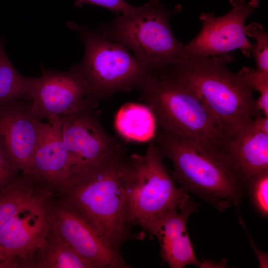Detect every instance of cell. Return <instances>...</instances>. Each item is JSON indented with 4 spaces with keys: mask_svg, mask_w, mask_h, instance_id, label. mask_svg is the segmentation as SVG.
Listing matches in <instances>:
<instances>
[{
    "mask_svg": "<svg viewBox=\"0 0 268 268\" xmlns=\"http://www.w3.org/2000/svg\"><path fill=\"white\" fill-rule=\"evenodd\" d=\"M226 155L246 185L268 171V134L256 129L251 121L229 139Z\"/></svg>",
    "mask_w": 268,
    "mask_h": 268,
    "instance_id": "2e32d148",
    "label": "cell"
},
{
    "mask_svg": "<svg viewBox=\"0 0 268 268\" xmlns=\"http://www.w3.org/2000/svg\"><path fill=\"white\" fill-rule=\"evenodd\" d=\"M13 164L0 138V193L20 175Z\"/></svg>",
    "mask_w": 268,
    "mask_h": 268,
    "instance_id": "d4e9b609",
    "label": "cell"
},
{
    "mask_svg": "<svg viewBox=\"0 0 268 268\" xmlns=\"http://www.w3.org/2000/svg\"><path fill=\"white\" fill-rule=\"evenodd\" d=\"M154 142L142 154L126 155L121 165L126 220L153 237L160 220L168 213L193 202L167 170Z\"/></svg>",
    "mask_w": 268,
    "mask_h": 268,
    "instance_id": "5b68a950",
    "label": "cell"
},
{
    "mask_svg": "<svg viewBox=\"0 0 268 268\" xmlns=\"http://www.w3.org/2000/svg\"><path fill=\"white\" fill-rule=\"evenodd\" d=\"M84 44V55L70 68L81 78L98 102L123 91L138 90L148 76L146 69L121 43L105 37L98 30L68 22Z\"/></svg>",
    "mask_w": 268,
    "mask_h": 268,
    "instance_id": "8992f818",
    "label": "cell"
},
{
    "mask_svg": "<svg viewBox=\"0 0 268 268\" xmlns=\"http://www.w3.org/2000/svg\"><path fill=\"white\" fill-rule=\"evenodd\" d=\"M39 268H92L91 265L50 230L48 242L36 264Z\"/></svg>",
    "mask_w": 268,
    "mask_h": 268,
    "instance_id": "ffe728a7",
    "label": "cell"
},
{
    "mask_svg": "<svg viewBox=\"0 0 268 268\" xmlns=\"http://www.w3.org/2000/svg\"><path fill=\"white\" fill-rule=\"evenodd\" d=\"M252 125L256 129L268 134V117L262 113L254 117Z\"/></svg>",
    "mask_w": 268,
    "mask_h": 268,
    "instance_id": "484cf974",
    "label": "cell"
},
{
    "mask_svg": "<svg viewBox=\"0 0 268 268\" xmlns=\"http://www.w3.org/2000/svg\"><path fill=\"white\" fill-rule=\"evenodd\" d=\"M181 10L180 5L168 9L159 0H149L141 13L117 14L98 30L108 39L123 45L146 69L154 71L177 59L184 47L170 25L171 16Z\"/></svg>",
    "mask_w": 268,
    "mask_h": 268,
    "instance_id": "52a82bcc",
    "label": "cell"
},
{
    "mask_svg": "<svg viewBox=\"0 0 268 268\" xmlns=\"http://www.w3.org/2000/svg\"><path fill=\"white\" fill-rule=\"evenodd\" d=\"M38 120L31 103H0V138L15 167L29 173L38 136Z\"/></svg>",
    "mask_w": 268,
    "mask_h": 268,
    "instance_id": "5bb4252c",
    "label": "cell"
},
{
    "mask_svg": "<svg viewBox=\"0 0 268 268\" xmlns=\"http://www.w3.org/2000/svg\"><path fill=\"white\" fill-rule=\"evenodd\" d=\"M31 95V107L41 121L54 116H66L95 109L98 102L91 96L81 78L71 69L67 72L41 67Z\"/></svg>",
    "mask_w": 268,
    "mask_h": 268,
    "instance_id": "7c38bea8",
    "label": "cell"
},
{
    "mask_svg": "<svg viewBox=\"0 0 268 268\" xmlns=\"http://www.w3.org/2000/svg\"><path fill=\"white\" fill-rule=\"evenodd\" d=\"M85 4L101 6L117 14L131 15L141 13L147 5V3H146L140 6H134L124 0H76L75 2V5L77 7H81Z\"/></svg>",
    "mask_w": 268,
    "mask_h": 268,
    "instance_id": "cb8c5ba5",
    "label": "cell"
},
{
    "mask_svg": "<svg viewBox=\"0 0 268 268\" xmlns=\"http://www.w3.org/2000/svg\"><path fill=\"white\" fill-rule=\"evenodd\" d=\"M229 2L232 8L223 16L216 17L213 12L200 14L202 25L200 32L184 46L178 58L219 56L236 50L250 57L252 44L245 32V22L258 6L259 0H229Z\"/></svg>",
    "mask_w": 268,
    "mask_h": 268,
    "instance_id": "30bf717a",
    "label": "cell"
},
{
    "mask_svg": "<svg viewBox=\"0 0 268 268\" xmlns=\"http://www.w3.org/2000/svg\"><path fill=\"white\" fill-rule=\"evenodd\" d=\"M255 208L263 216H268V171L252 178L247 182Z\"/></svg>",
    "mask_w": 268,
    "mask_h": 268,
    "instance_id": "603a6c76",
    "label": "cell"
},
{
    "mask_svg": "<svg viewBox=\"0 0 268 268\" xmlns=\"http://www.w3.org/2000/svg\"><path fill=\"white\" fill-rule=\"evenodd\" d=\"M64 116L39 121L38 136L27 175L52 196L61 194L69 181L68 156L62 135Z\"/></svg>",
    "mask_w": 268,
    "mask_h": 268,
    "instance_id": "4fadbf2b",
    "label": "cell"
},
{
    "mask_svg": "<svg viewBox=\"0 0 268 268\" xmlns=\"http://www.w3.org/2000/svg\"><path fill=\"white\" fill-rule=\"evenodd\" d=\"M47 208L51 232L92 268L130 267L121 255L115 253L77 212L52 197L48 199Z\"/></svg>",
    "mask_w": 268,
    "mask_h": 268,
    "instance_id": "8fae6325",
    "label": "cell"
},
{
    "mask_svg": "<svg viewBox=\"0 0 268 268\" xmlns=\"http://www.w3.org/2000/svg\"><path fill=\"white\" fill-rule=\"evenodd\" d=\"M62 135L68 159L69 182L126 152L122 143L104 130L94 109L64 116Z\"/></svg>",
    "mask_w": 268,
    "mask_h": 268,
    "instance_id": "ba28073f",
    "label": "cell"
},
{
    "mask_svg": "<svg viewBox=\"0 0 268 268\" xmlns=\"http://www.w3.org/2000/svg\"><path fill=\"white\" fill-rule=\"evenodd\" d=\"M197 209L193 201L183 209L173 210L160 220L156 228L154 236L158 240L162 261L171 268L188 265L203 267V263L195 255L187 229L189 216Z\"/></svg>",
    "mask_w": 268,
    "mask_h": 268,
    "instance_id": "9a60e30c",
    "label": "cell"
},
{
    "mask_svg": "<svg viewBox=\"0 0 268 268\" xmlns=\"http://www.w3.org/2000/svg\"><path fill=\"white\" fill-rule=\"evenodd\" d=\"M233 60L230 54L178 58L163 67L203 102L229 139L262 113L256 107L253 90L227 68Z\"/></svg>",
    "mask_w": 268,
    "mask_h": 268,
    "instance_id": "6da1fadb",
    "label": "cell"
},
{
    "mask_svg": "<svg viewBox=\"0 0 268 268\" xmlns=\"http://www.w3.org/2000/svg\"><path fill=\"white\" fill-rule=\"evenodd\" d=\"M7 266L4 263L0 261V268H7Z\"/></svg>",
    "mask_w": 268,
    "mask_h": 268,
    "instance_id": "4316f807",
    "label": "cell"
},
{
    "mask_svg": "<svg viewBox=\"0 0 268 268\" xmlns=\"http://www.w3.org/2000/svg\"><path fill=\"white\" fill-rule=\"evenodd\" d=\"M126 153L72 179L60 201L84 218L116 254L126 242L142 238L133 233L125 211L121 165Z\"/></svg>",
    "mask_w": 268,
    "mask_h": 268,
    "instance_id": "7a4b0ae2",
    "label": "cell"
},
{
    "mask_svg": "<svg viewBox=\"0 0 268 268\" xmlns=\"http://www.w3.org/2000/svg\"><path fill=\"white\" fill-rule=\"evenodd\" d=\"M49 197L47 193L36 196L0 230V261L8 268L35 267L50 233Z\"/></svg>",
    "mask_w": 268,
    "mask_h": 268,
    "instance_id": "9c48e42d",
    "label": "cell"
},
{
    "mask_svg": "<svg viewBox=\"0 0 268 268\" xmlns=\"http://www.w3.org/2000/svg\"><path fill=\"white\" fill-rule=\"evenodd\" d=\"M45 192L32 178L19 175L0 193V230L26 204Z\"/></svg>",
    "mask_w": 268,
    "mask_h": 268,
    "instance_id": "ac0fdd59",
    "label": "cell"
},
{
    "mask_svg": "<svg viewBox=\"0 0 268 268\" xmlns=\"http://www.w3.org/2000/svg\"><path fill=\"white\" fill-rule=\"evenodd\" d=\"M155 139L162 157L172 163V178L187 193L197 196L221 212L239 206L245 184L227 156L162 130Z\"/></svg>",
    "mask_w": 268,
    "mask_h": 268,
    "instance_id": "3957f363",
    "label": "cell"
},
{
    "mask_svg": "<svg viewBox=\"0 0 268 268\" xmlns=\"http://www.w3.org/2000/svg\"><path fill=\"white\" fill-rule=\"evenodd\" d=\"M138 90L161 130L195 141L226 155L229 137L211 112L192 91L163 68L150 71Z\"/></svg>",
    "mask_w": 268,
    "mask_h": 268,
    "instance_id": "277c9868",
    "label": "cell"
},
{
    "mask_svg": "<svg viewBox=\"0 0 268 268\" xmlns=\"http://www.w3.org/2000/svg\"><path fill=\"white\" fill-rule=\"evenodd\" d=\"M36 77L22 75L13 67L0 37V103L18 100L31 101Z\"/></svg>",
    "mask_w": 268,
    "mask_h": 268,
    "instance_id": "d6986e66",
    "label": "cell"
},
{
    "mask_svg": "<svg viewBox=\"0 0 268 268\" xmlns=\"http://www.w3.org/2000/svg\"><path fill=\"white\" fill-rule=\"evenodd\" d=\"M247 36L254 38L256 43L252 45L251 53L255 59L256 70L268 74V33L259 23L253 22L245 26Z\"/></svg>",
    "mask_w": 268,
    "mask_h": 268,
    "instance_id": "44dd1931",
    "label": "cell"
},
{
    "mask_svg": "<svg viewBox=\"0 0 268 268\" xmlns=\"http://www.w3.org/2000/svg\"><path fill=\"white\" fill-rule=\"evenodd\" d=\"M237 74L253 90L260 93L256 100V107L260 112L268 117V74L247 67H243Z\"/></svg>",
    "mask_w": 268,
    "mask_h": 268,
    "instance_id": "7402d4cb",
    "label": "cell"
},
{
    "mask_svg": "<svg viewBox=\"0 0 268 268\" xmlns=\"http://www.w3.org/2000/svg\"><path fill=\"white\" fill-rule=\"evenodd\" d=\"M114 125L123 138L134 142L152 141L158 133L155 116L143 103L130 102L123 105L115 116Z\"/></svg>",
    "mask_w": 268,
    "mask_h": 268,
    "instance_id": "e0dca14e",
    "label": "cell"
}]
</instances>
